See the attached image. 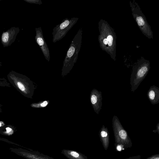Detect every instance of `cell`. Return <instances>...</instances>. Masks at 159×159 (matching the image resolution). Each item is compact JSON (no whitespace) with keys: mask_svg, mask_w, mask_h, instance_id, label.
<instances>
[{"mask_svg":"<svg viewBox=\"0 0 159 159\" xmlns=\"http://www.w3.org/2000/svg\"><path fill=\"white\" fill-rule=\"evenodd\" d=\"M112 125L116 150L121 151V149L124 150L131 148L132 146L131 140L116 116H113Z\"/></svg>","mask_w":159,"mask_h":159,"instance_id":"1","label":"cell"},{"mask_svg":"<svg viewBox=\"0 0 159 159\" xmlns=\"http://www.w3.org/2000/svg\"><path fill=\"white\" fill-rule=\"evenodd\" d=\"M82 32L81 29L79 30L70 44L64 61V71L70 70L76 62L81 46Z\"/></svg>","mask_w":159,"mask_h":159,"instance_id":"2","label":"cell"},{"mask_svg":"<svg viewBox=\"0 0 159 159\" xmlns=\"http://www.w3.org/2000/svg\"><path fill=\"white\" fill-rule=\"evenodd\" d=\"M78 20V18L75 17L72 18L70 19L66 18L56 25L53 29L52 33L53 42L55 43L63 38Z\"/></svg>","mask_w":159,"mask_h":159,"instance_id":"3","label":"cell"},{"mask_svg":"<svg viewBox=\"0 0 159 159\" xmlns=\"http://www.w3.org/2000/svg\"><path fill=\"white\" fill-rule=\"evenodd\" d=\"M148 65H144L134 70L130 78L131 91L134 92L144 79L149 70Z\"/></svg>","mask_w":159,"mask_h":159,"instance_id":"4","label":"cell"},{"mask_svg":"<svg viewBox=\"0 0 159 159\" xmlns=\"http://www.w3.org/2000/svg\"><path fill=\"white\" fill-rule=\"evenodd\" d=\"M102 99L101 92L96 89H93L90 95V102L94 111L98 114L102 109Z\"/></svg>","mask_w":159,"mask_h":159,"instance_id":"5","label":"cell"},{"mask_svg":"<svg viewBox=\"0 0 159 159\" xmlns=\"http://www.w3.org/2000/svg\"><path fill=\"white\" fill-rule=\"evenodd\" d=\"M36 42L39 46L45 58L49 61L50 58L49 51L45 41L41 27L37 30Z\"/></svg>","mask_w":159,"mask_h":159,"instance_id":"6","label":"cell"},{"mask_svg":"<svg viewBox=\"0 0 159 159\" xmlns=\"http://www.w3.org/2000/svg\"><path fill=\"white\" fill-rule=\"evenodd\" d=\"M100 140L104 149L107 150L109 145V133L107 127L102 125L99 132Z\"/></svg>","mask_w":159,"mask_h":159,"instance_id":"7","label":"cell"},{"mask_svg":"<svg viewBox=\"0 0 159 159\" xmlns=\"http://www.w3.org/2000/svg\"><path fill=\"white\" fill-rule=\"evenodd\" d=\"M147 96L152 104H158L159 102V88L155 85L151 86L148 92Z\"/></svg>","mask_w":159,"mask_h":159,"instance_id":"8","label":"cell"},{"mask_svg":"<svg viewBox=\"0 0 159 159\" xmlns=\"http://www.w3.org/2000/svg\"><path fill=\"white\" fill-rule=\"evenodd\" d=\"M62 153L69 159H87L86 156L73 151L63 150Z\"/></svg>","mask_w":159,"mask_h":159,"instance_id":"9","label":"cell"},{"mask_svg":"<svg viewBox=\"0 0 159 159\" xmlns=\"http://www.w3.org/2000/svg\"><path fill=\"white\" fill-rule=\"evenodd\" d=\"M113 40V38L112 35H108L107 39H105L103 40L104 44L106 45L108 44L109 46L112 45V41Z\"/></svg>","mask_w":159,"mask_h":159,"instance_id":"10","label":"cell"},{"mask_svg":"<svg viewBox=\"0 0 159 159\" xmlns=\"http://www.w3.org/2000/svg\"><path fill=\"white\" fill-rule=\"evenodd\" d=\"M8 34L7 32H5L2 35V40L4 43L7 42L8 39Z\"/></svg>","mask_w":159,"mask_h":159,"instance_id":"11","label":"cell"},{"mask_svg":"<svg viewBox=\"0 0 159 159\" xmlns=\"http://www.w3.org/2000/svg\"><path fill=\"white\" fill-rule=\"evenodd\" d=\"M136 20L139 26H142L144 24V21L142 17L141 16L137 17Z\"/></svg>","mask_w":159,"mask_h":159,"instance_id":"12","label":"cell"},{"mask_svg":"<svg viewBox=\"0 0 159 159\" xmlns=\"http://www.w3.org/2000/svg\"><path fill=\"white\" fill-rule=\"evenodd\" d=\"M146 159H159V154H157L153 155Z\"/></svg>","mask_w":159,"mask_h":159,"instance_id":"13","label":"cell"},{"mask_svg":"<svg viewBox=\"0 0 159 159\" xmlns=\"http://www.w3.org/2000/svg\"><path fill=\"white\" fill-rule=\"evenodd\" d=\"M17 85L19 89L22 91H24L25 90V86L21 82H18Z\"/></svg>","mask_w":159,"mask_h":159,"instance_id":"14","label":"cell"},{"mask_svg":"<svg viewBox=\"0 0 159 159\" xmlns=\"http://www.w3.org/2000/svg\"><path fill=\"white\" fill-rule=\"evenodd\" d=\"M142 156L140 155L130 157H129L124 159H141Z\"/></svg>","mask_w":159,"mask_h":159,"instance_id":"15","label":"cell"},{"mask_svg":"<svg viewBox=\"0 0 159 159\" xmlns=\"http://www.w3.org/2000/svg\"><path fill=\"white\" fill-rule=\"evenodd\" d=\"M48 102L45 101L41 102L40 105V106L41 107H45L48 105Z\"/></svg>","mask_w":159,"mask_h":159,"instance_id":"16","label":"cell"},{"mask_svg":"<svg viewBox=\"0 0 159 159\" xmlns=\"http://www.w3.org/2000/svg\"><path fill=\"white\" fill-rule=\"evenodd\" d=\"M156 129L153 130V132L155 133L157 132L159 134V123H158L156 126Z\"/></svg>","mask_w":159,"mask_h":159,"instance_id":"17","label":"cell"},{"mask_svg":"<svg viewBox=\"0 0 159 159\" xmlns=\"http://www.w3.org/2000/svg\"><path fill=\"white\" fill-rule=\"evenodd\" d=\"M6 129L7 130V132H9L11 130V129L10 128H9V127L7 128H6Z\"/></svg>","mask_w":159,"mask_h":159,"instance_id":"18","label":"cell"},{"mask_svg":"<svg viewBox=\"0 0 159 159\" xmlns=\"http://www.w3.org/2000/svg\"><path fill=\"white\" fill-rule=\"evenodd\" d=\"M1 126V123H0V127Z\"/></svg>","mask_w":159,"mask_h":159,"instance_id":"19","label":"cell"}]
</instances>
